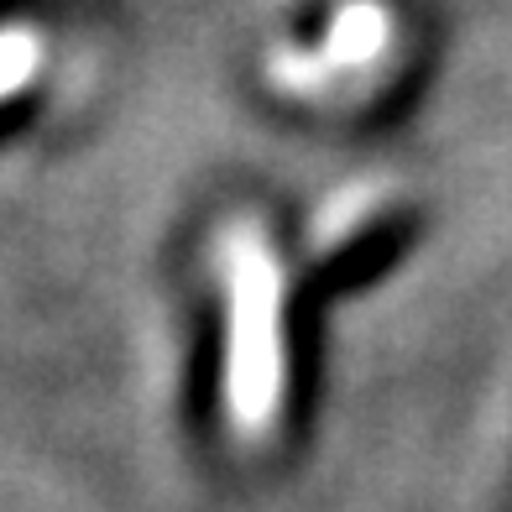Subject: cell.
<instances>
[{"instance_id": "cell-2", "label": "cell", "mask_w": 512, "mask_h": 512, "mask_svg": "<svg viewBox=\"0 0 512 512\" xmlns=\"http://www.w3.org/2000/svg\"><path fill=\"white\" fill-rule=\"evenodd\" d=\"M48 68V37L32 21H0V100L21 95V84H37Z\"/></svg>"}, {"instance_id": "cell-1", "label": "cell", "mask_w": 512, "mask_h": 512, "mask_svg": "<svg viewBox=\"0 0 512 512\" xmlns=\"http://www.w3.org/2000/svg\"><path fill=\"white\" fill-rule=\"evenodd\" d=\"M220 398L230 434L262 439L277 429V398H283V283H277L272 246L262 230H230L220 241Z\"/></svg>"}]
</instances>
